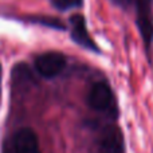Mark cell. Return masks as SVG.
Masks as SVG:
<instances>
[{"mask_svg":"<svg viewBox=\"0 0 153 153\" xmlns=\"http://www.w3.org/2000/svg\"><path fill=\"white\" fill-rule=\"evenodd\" d=\"M87 103L94 110L117 116L114 94L106 82H97L90 87L87 94Z\"/></svg>","mask_w":153,"mask_h":153,"instance_id":"cell-1","label":"cell"},{"mask_svg":"<svg viewBox=\"0 0 153 153\" xmlns=\"http://www.w3.org/2000/svg\"><path fill=\"white\" fill-rule=\"evenodd\" d=\"M34 66L35 70L42 76L53 78L63 71V69L66 67V58L61 53L48 51V53H43L35 58Z\"/></svg>","mask_w":153,"mask_h":153,"instance_id":"cell-2","label":"cell"},{"mask_svg":"<svg viewBox=\"0 0 153 153\" xmlns=\"http://www.w3.org/2000/svg\"><path fill=\"white\" fill-rule=\"evenodd\" d=\"M94 153H124V140L121 132L114 126L103 129Z\"/></svg>","mask_w":153,"mask_h":153,"instance_id":"cell-3","label":"cell"},{"mask_svg":"<svg viewBox=\"0 0 153 153\" xmlns=\"http://www.w3.org/2000/svg\"><path fill=\"white\" fill-rule=\"evenodd\" d=\"M70 26H71V38L75 43L82 46L83 48L91 51H98L94 40L90 38L89 31L86 28V22L82 15H73L70 18Z\"/></svg>","mask_w":153,"mask_h":153,"instance_id":"cell-4","label":"cell"},{"mask_svg":"<svg viewBox=\"0 0 153 153\" xmlns=\"http://www.w3.org/2000/svg\"><path fill=\"white\" fill-rule=\"evenodd\" d=\"M15 153H42L39 148V140L32 129H20L13 137Z\"/></svg>","mask_w":153,"mask_h":153,"instance_id":"cell-5","label":"cell"},{"mask_svg":"<svg viewBox=\"0 0 153 153\" xmlns=\"http://www.w3.org/2000/svg\"><path fill=\"white\" fill-rule=\"evenodd\" d=\"M137 24L140 28L141 36L146 46L151 45L153 40V19L151 13L149 4H146L145 0L138 3V13H137Z\"/></svg>","mask_w":153,"mask_h":153,"instance_id":"cell-6","label":"cell"},{"mask_svg":"<svg viewBox=\"0 0 153 153\" xmlns=\"http://www.w3.org/2000/svg\"><path fill=\"white\" fill-rule=\"evenodd\" d=\"M51 4L61 11L71 10V8H76L82 5V0H51Z\"/></svg>","mask_w":153,"mask_h":153,"instance_id":"cell-7","label":"cell"},{"mask_svg":"<svg viewBox=\"0 0 153 153\" xmlns=\"http://www.w3.org/2000/svg\"><path fill=\"white\" fill-rule=\"evenodd\" d=\"M0 78H1V67H0Z\"/></svg>","mask_w":153,"mask_h":153,"instance_id":"cell-8","label":"cell"}]
</instances>
